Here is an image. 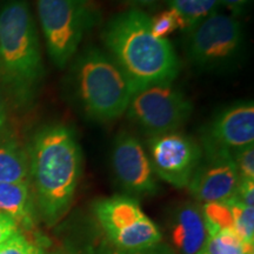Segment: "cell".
I'll return each instance as SVG.
<instances>
[{
    "mask_svg": "<svg viewBox=\"0 0 254 254\" xmlns=\"http://www.w3.org/2000/svg\"><path fill=\"white\" fill-rule=\"evenodd\" d=\"M150 17L140 9H128L114 15L103 32L107 55L118 65L133 91L153 85L172 84L180 63L166 38L155 37Z\"/></svg>",
    "mask_w": 254,
    "mask_h": 254,
    "instance_id": "1",
    "label": "cell"
},
{
    "mask_svg": "<svg viewBox=\"0 0 254 254\" xmlns=\"http://www.w3.org/2000/svg\"><path fill=\"white\" fill-rule=\"evenodd\" d=\"M30 172L41 217L52 225L68 211L81 177V148L65 125L43 127L30 151Z\"/></svg>",
    "mask_w": 254,
    "mask_h": 254,
    "instance_id": "2",
    "label": "cell"
},
{
    "mask_svg": "<svg viewBox=\"0 0 254 254\" xmlns=\"http://www.w3.org/2000/svg\"><path fill=\"white\" fill-rule=\"evenodd\" d=\"M0 75L23 101L43 80L39 37L27 0H5L0 6Z\"/></svg>",
    "mask_w": 254,
    "mask_h": 254,
    "instance_id": "3",
    "label": "cell"
},
{
    "mask_svg": "<svg viewBox=\"0 0 254 254\" xmlns=\"http://www.w3.org/2000/svg\"><path fill=\"white\" fill-rule=\"evenodd\" d=\"M69 72L72 93L88 118L106 123L126 112L134 91L109 55L87 47L75 58Z\"/></svg>",
    "mask_w": 254,
    "mask_h": 254,
    "instance_id": "4",
    "label": "cell"
},
{
    "mask_svg": "<svg viewBox=\"0 0 254 254\" xmlns=\"http://www.w3.org/2000/svg\"><path fill=\"white\" fill-rule=\"evenodd\" d=\"M37 8L50 59L66 67L92 23L90 0H37Z\"/></svg>",
    "mask_w": 254,
    "mask_h": 254,
    "instance_id": "5",
    "label": "cell"
},
{
    "mask_svg": "<svg viewBox=\"0 0 254 254\" xmlns=\"http://www.w3.org/2000/svg\"><path fill=\"white\" fill-rule=\"evenodd\" d=\"M243 45L240 21L215 12L189 30L187 56L202 71H222L240 58Z\"/></svg>",
    "mask_w": 254,
    "mask_h": 254,
    "instance_id": "6",
    "label": "cell"
},
{
    "mask_svg": "<svg viewBox=\"0 0 254 254\" xmlns=\"http://www.w3.org/2000/svg\"><path fill=\"white\" fill-rule=\"evenodd\" d=\"M93 213L110 243L120 251L150 249L163 238L159 227L131 196L116 195L97 200Z\"/></svg>",
    "mask_w": 254,
    "mask_h": 254,
    "instance_id": "7",
    "label": "cell"
},
{
    "mask_svg": "<svg viewBox=\"0 0 254 254\" xmlns=\"http://www.w3.org/2000/svg\"><path fill=\"white\" fill-rule=\"evenodd\" d=\"M192 103L172 84L135 92L127 107L128 119L150 136L177 132L190 118Z\"/></svg>",
    "mask_w": 254,
    "mask_h": 254,
    "instance_id": "8",
    "label": "cell"
},
{
    "mask_svg": "<svg viewBox=\"0 0 254 254\" xmlns=\"http://www.w3.org/2000/svg\"><path fill=\"white\" fill-rule=\"evenodd\" d=\"M150 153L154 173L178 189L187 187L202 159L201 146L179 132L151 136Z\"/></svg>",
    "mask_w": 254,
    "mask_h": 254,
    "instance_id": "9",
    "label": "cell"
},
{
    "mask_svg": "<svg viewBox=\"0 0 254 254\" xmlns=\"http://www.w3.org/2000/svg\"><path fill=\"white\" fill-rule=\"evenodd\" d=\"M240 178L233 155L224 151H202V159L187 189L199 202H217L236 194Z\"/></svg>",
    "mask_w": 254,
    "mask_h": 254,
    "instance_id": "10",
    "label": "cell"
},
{
    "mask_svg": "<svg viewBox=\"0 0 254 254\" xmlns=\"http://www.w3.org/2000/svg\"><path fill=\"white\" fill-rule=\"evenodd\" d=\"M112 165L122 187L134 195H154L158 192L155 173L141 142L129 133L117 135Z\"/></svg>",
    "mask_w": 254,
    "mask_h": 254,
    "instance_id": "11",
    "label": "cell"
},
{
    "mask_svg": "<svg viewBox=\"0 0 254 254\" xmlns=\"http://www.w3.org/2000/svg\"><path fill=\"white\" fill-rule=\"evenodd\" d=\"M254 142L253 101L237 103L214 116L202 134V151L233 152Z\"/></svg>",
    "mask_w": 254,
    "mask_h": 254,
    "instance_id": "12",
    "label": "cell"
},
{
    "mask_svg": "<svg viewBox=\"0 0 254 254\" xmlns=\"http://www.w3.org/2000/svg\"><path fill=\"white\" fill-rule=\"evenodd\" d=\"M171 239L182 254H198L207 239L201 206L184 202L174 209L170 221Z\"/></svg>",
    "mask_w": 254,
    "mask_h": 254,
    "instance_id": "13",
    "label": "cell"
},
{
    "mask_svg": "<svg viewBox=\"0 0 254 254\" xmlns=\"http://www.w3.org/2000/svg\"><path fill=\"white\" fill-rule=\"evenodd\" d=\"M0 212L19 226H32L33 202L28 183H0Z\"/></svg>",
    "mask_w": 254,
    "mask_h": 254,
    "instance_id": "14",
    "label": "cell"
},
{
    "mask_svg": "<svg viewBox=\"0 0 254 254\" xmlns=\"http://www.w3.org/2000/svg\"><path fill=\"white\" fill-rule=\"evenodd\" d=\"M30 161L11 139H0V183H28Z\"/></svg>",
    "mask_w": 254,
    "mask_h": 254,
    "instance_id": "15",
    "label": "cell"
},
{
    "mask_svg": "<svg viewBox=\"0 0 254 254\" xmlns=\"http://www.w3.org/2000/svg\"><path fill=\"white\" fill-rule=\"evenodd\" d=\"M170 8L182 15L190 30L205 18L218 12L219 0H166Z\"/></svg>",
    "mask_w": 254,
    "mask_h": 254,
    "instance_id": "16",
    "label": "cell"
},
{
    "mask_svg": "<svg viewBox=\"0 0 254 254\" xmlns=\"http://www.w3.org/2000/svg\"><path fill=\"white\" fill-rule=\"evenodd\" d=\"M204 251L207 254H253V245L244 243L234 231L207 234Z\"/></svg>",
    "mask_w": 254,
    "mask_h": 254,
    "instance_id": "17",
    "label": "cell"
},
{
    "mask_svg": "<svg viewBox=\"0 0 254 254\" xmlns=\"http://www.w3.org/2000/svg\"><path fill=\"white\" fill-rule=\"evenodd\" d=\"M207 234L219 231H234V217L228 200L207 202L201 206Z\"/></svg>",
    "mask_w": 254,
    "mask_h": 254,
    "instance_id": "18",
    "label": "cell"
},
{
    "mask_svg": "<svg viewBox=\"0 0 254 254\" xmlns=\"http://www.w3.org/2000/svg\"><path fill=\"white\" fill-rule=\"evenodd\" d=\"M234 217V232L244 243L253 245L254 239V207H249L234 199H228Z\"/></svg>",
    "mask_w": 254,
    "mask_h": 254,
    "instance_id": "19",
    "label": "cell"
},
{
    "mask_svg": "<svg viewBox=\"0 0 254 254\" xmlns=\"http://www.w3.org/2000/svg\"><path fill=\"white\" fill-rule=\"evenodd\" d=\"M151 31L155 37L166 38L178 30H186L182 15L172 8L165 9L150 19Z\"/></svg>",
    "mask_w": 254,
    "mask_h": 254,
    "instance_id": "20",
    "label": "cell"
},
{
    "mask_svg": "<svg viewBox=\"0 0 254 254\" xmlns=\"http://www.w3.org/2000/svg\"><path fill=\"white\" fill-rule=\"evenodd\" d=\"M240 180H254V146L249 145L233 152Z\"/></svg>",
    "mask_w": 254,
    "mask_h": 254,
    "instance_id": "21",
    "label": "cell"
},
{
    "mask_svg": "<svg viewBox=\"0 0 254 254\" xmlns=\"http://www.w3.org/2000/svg\"><path fill=\"white\" fill-rule=\"evenodd\" d=\"M40 247L32 244L26 237L21 233L14 234L0 245V254H41Z\"/></svg>",
    "mask_w": 254,
    "mask_h": 254,
    "instance_id": "22",
    "label": "cell"
},
{
    "mask_svg": "<svg viewBox=\"0 0 254 254\" xmlns=\"http://www.w3.org/2000/svg\"><path fill=\"white\" fill-rule=\"evenodd\" d=\"M240 204L253 207L254 204V180H240L236 194L232 196Z\"/></svg>",
    "mask_w": 254,
    "mask_h": 254,
    "instance_id": "23",
    "label": "cell"
},
{
    "mask_svg": "<svg viewBox=\"0 0 254 254\" xmlns=\"http://www.w3.org/2000/svg\"><path fill=\"white\" fill-rule=\"evenodd\" d=\"M19 232V225L8 215L0 212V245Z\"/></svg>",
    "mask_w": 254,
    "mask_h": 254,
    "instance_id": "24",
    "label": "cell"
},
{
    "mask_svg": "<svg viewBox=\"0 0 254 254\" xmlns=\"http://www.w3.org/2000/svg\"><path fill=\"white\" fill-rule=\"evenodd\" d=\"M250 1L251 0H219V5L224 6L234 15H239L247 8Z\"/></svg>",
    "mask_w": 254,
    "mask_h": 254,
    "instance_id": "25",
    "label": "cell"
},
{
    "mask_svg": "<svg viewBox=\"0 0 254 254\" xmlns=\"http://www.w3.org/2000/svg\"><path fill=\"white\" fill-rule=\"evenodd\" d=\"M131 254H177L174 251L163 244H157L155 246H152L150 249H145L140 251H132Z\"/></svg>",
    "mask_w": 254,
    "mask_h": 254,
    "instance_id": "26",
    "label": "cell"
},
{
    "mask_svg": "<svg viewBox=\"0 0 254 254\" xmlns=\"http://www.w3.org/2000/svg\"><path fill=\"white\" fill-rule=\"evenodd\" d=\"M7 125V107L1 91H0V135L2 134Z\"/></svg>",
    "mask_w": 254,
    "mask_h": 254,
    "instance_id": "27",
    "label": "cell"
},
{
    "mask_svg": "<svg viewBox=\"0 0 254 254\" xmlns=\"http://www.w3.org/2000/svg\"><path fill=\"white\" fill-rule=\"evenodd\" d=\"M91 254H131V252H127V251H120L118 249H117V251L105 249L103 251L98 250V251H95V252H92Z\"/></svg>",
    "mask_w": 254,
    "mask_h": 254,
    "instance_id": "28",
    "label": "cell"
},
{
    "mask_svg": "<svg viewBox=\"0 0 254 254\" xmlns=\"http://www.w3.org/2000/svg\"><path fill=\"white\" fill-rule=\"evenodd\" d=\"M133 2L136 5H140V6H151L157 4V2L160 1V0H132Z\"/></svg>",
    "mask_w": 254,
    "mask_h": 254,
    "instance_id": "29",
    "label": "cell"
},
{
    "mask_svg": "<svg viewBox=\"0 0 254 254\" xmlns=\"http://www.w3.org/2000/svg\"><path fill=\"white\" fill-rule=\"evenodd\" d=\"M50 254H69V253L64 252V251H55V252H51Z\"/></svg>",
    "mask_w": 254,
    "mask_h": 254,
    "instance_id": "30",
    "label": "cell"
},
{
    "mask_svg": "<svg viewBox=\"0 0 254 254\" xmlns=\"http://www.w3.org/2000/svg\"><path fill=\"white\" fill-rule=\"evenodd\" d=\"M198 254H207V253H206V252H205V251H204V249H202L201 251H200V252H199Z\"/></svg>",
    "mask_w": 254,
    "mask_h": 254,
    "instance_id": "31",
    "label": "cell"
},
{
    "mask_svg": "<svg viewBox=\"0 0 254 254\" xmlns=\"http://www.w3.org/2000/svg\"><path fill=\"white\" fill-rule=\"evenodd\" d=\"M41 254H44V253H41Z\"/></svg>",
    "mask_w": 254,
    "mask_h": 254,
    "instance_id": "32",
    "label": "cell"
}]
</instances>
